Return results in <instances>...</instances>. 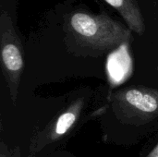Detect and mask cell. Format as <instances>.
<instances>
[{"mask_svg":"<svg viewBox=\"0 0 158 157\" xmlns=\"http://www.w3.org/2000/svg\"><path fill=\"white\" fill-rule=\"evenodd\" d=\"M67 27L77 43L93 50L115 49L131 39L130 29L105 14L74 12L69 17Z\"/></svg>","mask_w":158,"mask_h":157,"instance_id":"6da1fadb","label":"cell"},{"mask_svg":"<svg viewBox=\"0 0 158 157\" xmlns=\"http://www.w3.org/2000/svg\"><path fill=\"white\" fill-rule=\"evenodd\" d=\"M117 117L125 123L146 124L158 118V90L132 86L118 90L110 97Z\"/></svg>","mask_w":158,"mask_h":157,"instance_id":"7a4b0ae2","label":"cell"},{"mask_svg":"<svg viewBox=\"0 0 158 157\" xmlns=\"http://www.w3.org/2000/svg\"><path fill=\"white\" fill-rule=\"evenodd\" d=\"M0 54L2 72L11 101L16 105L24 69V52L11 19L5 11L0 17Z\"/></svg>","mask_w":158,"mask_h":157,"instance_id":"3957f363","label":"cell"},{"mask_svg":"<svg viewBox=\"0 0 158 157\" xmlns=\"http://www.w3.org/2000/svg\"><path fill=\"white\" fill-rule=\"evenodd\" d=\"M84 107V99L80 97L72 102V104L60 115L53 120L44 130L40 133L31 145L32 156L35 153L40 151L44 146L56 142L65 136L77 123L81 113Z\"/></svg>","mask_w":158,"mask_h":157,"instance_id":"277c9868","label":"cell"},{"mask_svg":"<svg viewBox=\"0 0 158 157\" xmlns=\"http://www.w3.org/2000/svg\"><path fill=\"white\" fill-rule=\"evenodd\" d=\"M114 7L126 21L129 29L139 35L145 31L144 19L137 0H105Z\"/></svg>","mask_w":158,"mask_h":157,"instance_id":"5b68a950","label":"cell"},{"mask_svg":"<svg viewBox=\"0 0 158 157\" xmlns=\"http://www.w3.org/2000/svg\"><path fill=\"white\" fill-rule=\"evenodd\" d=\"M147 157H158V143L155 146V148L152 150V152L148 155Z\"/></svg>","mask_w":158,"mask_h":157,"instance_id":"8992f818","label":"cell"},{"mask_svg":"<svg viewBox=\"0 0 158 157\" xmlns=\"http://www.w3.org/2000/svg\"><path fill=\"white\" fill-rule=\"evenodd\" d=\"M5 144L2 143H1V154H0V157H8V155H7V154H6L5 153Z\"/></svg>","mask_w":158,"mask_h":157,"instance_id":"52a82bcc","label":"cell"}]
</instances>
